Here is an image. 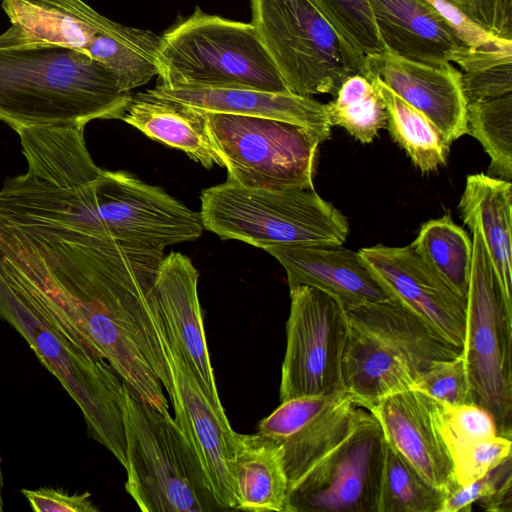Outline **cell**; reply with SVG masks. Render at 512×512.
<instances>
[{"mask_svg": "<svg viewBox=\"0 0 512 512\" xmlns=\"http://www.w3.org/2000/svg\"><path fill=\"white\" fill-rule=\"evenodd\" d=\"M22 153L27 171L9 177L4 214L19 231L49 238L104 239L157 250L197 240L199 212L123 171L99 168L80 128L34 135Z\"/></svg>", "mask_w": 512, "mask_h": 512, "instance_id": "cell-1", "label": "cell"}, {"mask_svg": "<svg viewBox=\"0 0 512 512\" xmlns=\"http://www.w3.org/2000/svg\"><path fill=\"white\" fill-rule=\"evenodd\" d=\"M0 253L54 286L122 380L146 403L169 413L138 330L164 250L89 237H41L0 226Z\"/></svg>", "mask_w": 512, "mask_h": 512, "instance_id": "cell-2", "label": "cell"}, {"mask_svg": "<svg viewBox=\"0 0 512 512\" xmlns=\"http://www.w3.org/2000/svg\"><path fill=\"white\" fill-rule=\"evenodd\" d=\"M385 443L376 418L349 398L279 443L287 512H376Z\"/></svg>", "mask_w": 512, "mask_h": 512, "instance_id": "cell-3", "label": "cell"}, {"mask_svg": "<svg viewBox=\"0 0 512 512\" xmlns=\"http://www.w3.org/2000/svg\"><path fill=\"white\" fill-rule=\"evenodd\" d=\"M0 319L27 341L76 402L89 436L125 468L122 378L75 326L52 313L1 253Z\"/></svg>", "mask_w": 512, "mask_h": 512, "instance_id": "cell-4", "label": "cell"}, {"mask_svg": "<svg viewBox=\"0 0 512 512\" xmlns=\"http://www.w3.org/2000/svg\"><path fill=\"white\" fill-rule=\"evenodd\" d=\"M131 96L84 51L58 45L0 49V121L14 131L120 119Z\"/></svg>", "mask_w": 512, "mask_h": 512, "instance_id": "cell-5", "label": "cell"}, {"mask_svg": "<svg viewBox=\"0 0 512 512\" xmlns=\"http://www.w3.org/2000/svg\"><path fill=\"white\" fill-rule=\"evenodd\" d=\"M346 311L349 333L342 386L354 404L367 410L391 394L410 389L433 362L456 357L462 350L392 299Z\"/></svg>", "mask_w": 512, "mask_h": 512, "instance_id": "cell-6", "label": "cell"}, {"mask_svg": "<svg viewBox=\"0 0 512 512\" xmlns=\"http://www.w3.org/2000/svg\"><path fill=\"white\" fill-rule=\"evenodd\" d=\"M125 488L144 512L224 510L192 442L170 413L146 403L123 381Z\"/></svg>", "mask_w": 512, "mask_h": 512, "instance_id": "cell-7", "label": "cell"}, {"mask_svg": "<svg viewBox=\"0 0 512 512\" xmlns=\"http://www.w3.org/2000/svg\"><path fill=\"white\" fill-rule=\"evenodd\" d=\"M157 65L166 86L291 93L252 23L199 7L161 35Z\"/></svg>", "mask_w": 512, "mask_h": 512, "instance_id": "cell-8", "label": "cell"}, {"mask_svg": "<svg viewBox=\"0 0 512 512\" xmlns=\"http://www.w3.org/2000/svg\"><path fill=\"white\" fill-rule=\"evenodd\" d=\"M204 229L223 240L266 249L279 245H342L344 215L314 189L266 190L226 180L200 196Z\"/></svg>", "mask_w": 512, "mask_h": 512, "instance_id": "cell-9", "label": "cell"}, {"mask_svg": "<svg viewBox=\"0 0 512 512\" xmlns=\"http://www.w3.org/2000/svg\"><path fill=\"white\" fill-rule=\"evenodd\" d=\"M466 295L462 345L473 403L493 417L498 434L512 436V299L506 295L477 226Z\"/></svg>", "mask_w": 512, "mask_h": 512, "instance_id": "cell-10", "label": "cell"}, {"mask_svg": "<svg viewBox=\"0 0 512 512\" xmlns=\"http://www.w3.org/2000/svg\"><path fill=\"white\" fill-rule=\"evenodd\" d=\"M252 21L291 93L336 95L365 56L346 44L309 0H251Z\"/></svg>", "mask_w": 512, "mask_h": 512, "instance_id": "cell-11", "label": "cell"}, {"mask_svg": "<svg viewBox=\"0 0 512 512\" xmlns=\"http://www.w3.org/2000/svg\"><path fill=\"white\" fill-rule=\"evenodd\" d=\"M212 142L227 169V180L266 190L314 189L320 138L282 120L207 112Z\"/></svg>", "mask_w": 512, "mask_h": 512, "instance_id": "cell-12", "label": "cell"}, {"mask_svg": "<svg viewBox=\"0 0 512 512\" xmlns=\"http://www.w3.org/2000/svg\"><path fill=\"white\" fill-rule=\"evenodd\" d=\"M281 402L343 389L342 364L349 323L344 306L306 285L290 289Z\"/></svg>", "mask_w": 512, "mask_h": 512, "instance_id": "cell-13", "label": "cell"}, {"mask_svg": "<svg viewBox=\"0 0 512 512\" xmlns=\"http://www.w3.org/2000/svg\"><path fill=\"white\" fill-rule=\"evenodd\" d=\"M158 337L168 363L175 420L192 442L218 503L236 510L233 452L236 432L207 398L154 304Z\"/></svg>", "mask_w": 512, "mask_h": 512, "instance_id": "cell-14", "label": "cell"}, {"mask_svg": "<svg viewBox=\"0 0 512 512\" xmlns=\"http://www.w3.org/2000/svg\"><path fill=\"white\" fill-rule=\"evenodd\" d=\"M358 254L390 299L411 311L445 341L462 348L466 297L410 245H376L362 248Z\"/></svg>", "mask_w": 512, "mask_h": 512, "instance_id": "cell-15", "label": "cell"}, {"mask_svg": "<svg viewBox=\"0 0 512 512\" xmlns=\"http://www.w3.org/2000/svg\"><path fill=\"white\" fill-rule=\"evenodd\" d=\"M375 78L425 115L449 144L467 133L462 73L454 64L435 66L383 51L365 57V75Z\"/></svg>", "mask_w": 512, "mask_h": 512, "instance_id": "cell-16", "label": "cell"}, {"mask_svg": "<svg viewBox=\"0 0 512 512\" xmlns=\"http://www.w3.org/2000/svg\"><path fill=\"white\" fill-rule=\"evenodd\" d=\"M198 277V270L190 258L180 252H171L164 256L159 266L152 299L207 398L222 416H226L207 347L198 298Z\"/></svg>", "mask_w": 512, "mask_h": 512, "instance_id": "cell-17", "label": "cell"}, {"mask_svg": "<svg viewBox=\"0 0 512 512\" xmlns=\"http://www.w3.org/2000/svg\"><path fill=\"white\" fill-rule=\"evenodd\" d=\"M368 411L380 424L386 442L427 482L447 495L459 487L452 458L435 426L428 396L406 389L381 399Z\"/></svg>", "mask_w": 512, "mask_h": 512, "instance_id": "cell-18", "label": "cell"}, {"mask_svg": "<svg viewBox=\"0 0 512 512\" xmlns=\"http://www.w3.org/2000/svg\"><path fill=\"white\" fill-rule=\"evenodd\" d=\"M283 266L289 289L317 288L345 309L390 299L358 252L342 245H279L265 249Z\"/></svg>", "mask_w": 512, "mask_h": 512, "instance_id": "cell-19", "label": "cell"}, {"mask_svg": "<svg viewBox=\"0 0 512 512\" xmlns=\"http://www.w3.org/2000/svg\"><path fill=\"white\" fill-rule=\"evenodd\" d=\"M2 8L11 25L0 34V49L58 45L88 53L114 22L83 0H3Z\"/></svg>", "mask_w": 512, "mask_h": 512, "instance_id": "cell-20", "label": "cell"}, {"mask_svg": "<svg viewBox=\"0 0 512 512\" xmlns=\"http://www.w3.org/2000/svg\"><path fill=\"white\" fill-rule=\"evenodd\" d=\"M147 92L205 112L256 116L304 126L321 142L331 133L326 105L307 96L248 88L171 87L158 83Z\"/></svg>", "mask_w": 512, "mask_h": 512, "instance_id": "cell-21", "label": "cell"}, {"mask_svg": "<svg viewBox=\"0 0 512 512\" xmlns=\"http://www.w3.org/2000/svg\"><path fill=\"white\" fill-rule=\"evenodd\" d=\"M369 3L388 52L410 61L440 66L452 63L454 55L467 47L423 0H369Z\"/></svg>", "mask_w": 512, "mask_h": 512, "instance_id": "cell-22", "label": "cell"}, {"mask_svg": "<svg viewBox=\"0 0 512 512\" xmlns=\"http://www.w3.org/2000/svg\"><path fill=\"white\" fill-rule=\"evenodd\" d=\"M120 120L155 141L183 151L207 169L224 167L210 137L205 111L145 91L132 94Z\"/></svg>", "mask_w": 512, "mask_h": 512, "instance_id": "cell-23", "label": "cell"}, {"mask_svg": "<svg viewBox=\"0 0 512 512\" xmlns=\"http://www.w3.org/2000/svg\"><path fill=\"white\" fill-rule=\"evenodd\" d=\"M458 209L468 227L480 230L501 285L512 299L511 181L469 175Z\"/></svg>", "mask_w": 512, "mask_h": 512, "instance_id": "cell-24", "label": "cell"}, {"mask_svg": "<svg viewBox=\"0 0 512 512\" xmlns=\"http://www.w3.org/2000/svg\"><path fill=\"white\" fill-rule=\"evenodd\" d=\"M233 478L236 510L287 512L288 479L278 442L236 432Z\"/></svg>", "mask_w": 512, "mask_h": 512, "instance_id": "cell-25", "label": "cell"}, {"mask_svg": "<svg viewBox=\"0 0 512 512\" xmlns=\"http://www.w3.org/2000/svg\"><path fill=\"white\" fill-rule=\"evenodd\" d=\"M160 39L150 30L113 22L94 38L87 52L108 70L121 91L130 92L158 75Z\"/></svg>", "mask_w": 512, "mask_h": 512, "instance_id": "cell-26", "label": "cell"}, {"mask_svg": "<svg viewBox=\"0 0 512 512\" xmlns=\"http://www.w3.org/2000/svg\"><path fill=\"white\" fill-rule=\"evenodd\" d=\"M379 92L387 111L393 140L405 150L422 172H431L446 162L450 144L444 134L421 112L406 103L375 78L368 79Z\"/></svg>", "mask_w": 512, "mask_h": 512, "instance_id": "cell-27", "label": "cell"}, {"mask_svg": "<svg viewBox=\"0 0 512 512\" xmlns=\"http://www.w3.org/2000/svg\"><path fill=\"white\" fill-rule=\"evenodd\" d=\"M410 246L459 294L466 297L472 264V241L467 232L453 222L449 213L425 222Z\"/></svg>", "mask_w": 512, "mask_h": 512, "instance_id": "cell-28", "label": "cell"}, {"mask_svg": "<svg viewBox=\"0 0 512 512\" xmlns=\"http://www.w3.org/2000/svg\"><path fill=\"white\" fill-rule=\"evenodd\" d=\"M446 496L385 443L376 512H439Z\"/></svg>", "mask_w": 512, "mask_h": 512, "instance_id": "cell-29", "label": "cell"}, {"mask_svg": "<svg viewBox=\"0 0 512 512\" xmlns=\"http://www.w3.org/2000/svg\"><path fill=\"white\" fill-rule=\"evenodd\" d=\"M326 105L331 126L344 128L361 143H370L387 125L385 104L370 80L361 74L345 79Z\"/></svg>", "mask_w": 512, "mask_h": 512, "instance_id": "cell-30", "label": "cell"}, {"mask_svg": "<svg viewBox=\"0 0 512 512\" xmlns=\"http://www.w3.org/2000/svg\"><path fill=\"white\" fill-rule=\"evenodd\" d=\"M467 133L490 156V172L512 178V93L467 103Z\"/></svg>", "mask_w": 512, "mask_h": 512, "instance_id": "cell-31", "label": "cell"}, {"mask_svg": "<svg viewBox=\"0 0 512 512\" xmlns=\"http://www.w3.org/2000/svg\"><path fill=\"white\" fill-rule=\"evenodd\" d=\"M335 33L363 56L386 51L369 0H309Z\"/></svg>", "mask_w": 512, "mask_h": 512, "instance_id": "cell-32", "label": "cell"}, {"mask_svg": "<svg viewBox=\"0 0 512 512\" xmlns=\"http://www.w3.org/2000/svg\"><path fill=\"white\" fill-rule=\"evenodd\" d=\"M429 399L435 426L452 462L466 448L499 435L491 414L475 403L451 405Z\"/></svg>", "mask_w": 512, "mask_h": 512, "instance_id": "cell-33", "label": "cell"}, {"mask_svg": "<svg viewBox=\"0 0 512 512\" xmlns=\"http://www.w3.org/2000/svg\"><path fill=\"white\" fill-rule=\"evenodd\" d=\"M344 389L295 397L281 402L269 416L258 424L257 433L278 443L297 434L326 414L344 399Z\"/></svg>", "mask_w": 512, "mask_h": 512, "instance_id": "cell-34", "label": "cell"}, {"mask_svg": "<svg viewBox=\"0 0 512 512\" xmlns=\"http://www.w3.org/2000/svg\"><path fill=\"white\" fill-rule=\"evenodd\" d=\"M410 389L446 404L473 403L462 350L456 357L433 362Z\"/></svg>", "mask_w": 512, "mask_h": 512, "instance_id": "cell-35", "label": "cell"}, {"mask_svg": "<svg viewBox=\"0 0 512 512\" xmlns=\"http://www.w3.org/2000/svg\"><path fill=\"white\" fill-rule=\"evenodd\" d=\"M511 457V439L497 435L466 448L453 459L454 476L459 487L486 475Z\"/></svg>", "mask_w": 512, "mask_h": 512, "instance_id": "cell-36", "label": "cell"}, {"mask_svg": "<svg viewBox=\"0 0 512 512\" xmlns=\"http://www.w3.org/2000/svg\"><path fill=\"white\" fill-rule=\"evenodd\" d=\"M511 457L489 471L483 477L458 487L447 495L439 512L470 511L473 503L482 505L505 483L512 481Z\"/></svg>", "mask_w": 512, "mask_h": 512, "instance_id": "cell-37", "label": "cell"}, {"mask_svg": "<svg viewBox=\"0 0 512 512\" xmlns=\"http://www.w3.org/2000/svg\"><path fill=\"white\" fill-rule=\"evenodd\" d=\"M499 38L512 40V0H447Z\"/></svg>", "mask_w": 512, "mask_h": 512, "instance_id": "cell-38", "label": "cell"}, {"mask_svg": "<svg viewBox=\"0 0 512 512\" xmlns=\"http://www.w3.org/2000/svg\"><path fill=\"white\" fill-rule=\"evenodd\" d=\"M21 493L36 512H98L91 493H69L63 489L41 487L22 489Z\"/></svg>", "mask_w": 512, "mask_h": 512, "instance_id": "cell-39", "label": "cell"}, {"mask_svg": "<svg viewBox=\"0 0 512 512\" xmlns=\"http://www.w3.org/2000/svg\"><path fill=\"white\" fill-rule=\"evenodd\" d=\"M423 1L430 5L452 27L461 41L469 48H483L503 40L478 25L447 0Z\"/></svg>", "mask_w": 512, "mask_h": 512, "instance_id": "cell-40", "label": "cell"}, {"mask_svg": "<svg viewBox=\"0 0 512 512\" xmlns=\"http://www.w3.org/2000/svg\"><path fill=\"white\" fill-rule=\"evenodd\" d=\"M2 488H3V473L0 466V512L3 511V497H2Z\"/></svg>", "mask_w": 512, "mask_h": 512, "instance_id": "cell-41", "label": "cell"}]
</instances>
